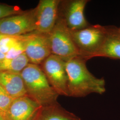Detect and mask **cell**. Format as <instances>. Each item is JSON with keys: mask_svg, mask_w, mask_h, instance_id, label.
<instances>
[{"mask_svg": "<svg viewBox=\"0 0 120 120\" xmlns=\"http://www.w3.org/2000/svg\"><path fill=\"white\" fill-rule=\"evenodd\" d=\"M27 96L41 107L58 104L59 96L49 84L41 66L30 63L21 73Z\"/></svg>", "mask_w": 120, "mask_h": 120, "instance_id": "7a4b0ae2", "label": "cell"}, {"mask_svg": "<svg viewBox=\"0 0 120 120\" xmlns=\"http://www.w3.org/2000/svg\"><path fill=\"white\" fill-rule=\"evenodd\" d=\"M30 64L25 52L13 59H5L0 62V72L21 73Z\"/></svg>", "mask_w": 120, "mask_h": 120, "instance_id": "5bb4252c", "label": "cell"}, {"mask_svg": "<svg viewBox=\"0 0 120 120\" xmlns=\"http://www.w3.org/2000/svg\"><path fill=\"white\" fill-rule=\"evenodd\" d=\"M48 37L52 54L59 57L65 62L79 56L70 30L61 18L58 17Z\"/></svg>", "mask_w": 120, "mask_h": 120, "instance_id": "277c9868", "label": "cell"}, {"mask_svg": "<svg viewBox=\"0 0 120 120\" xmlns=\"http://www.w3.org/2000/svg\"><path fill=\"white\" fill-rule=\"evenodd\" d=\"M35 31V9L0 20V35L20 36Z\"/></svg>", "mask_w": 120, "mask_h": 120, "instance_id": "52a82bcc", "label": "cell"}, {"mask_svg": "<svg viewBox=\"0 0 120 120\" xmlns=\"http://www.w3.org/2000/svg\"><path fill=\"white\" fill-rule=\"evenodd\" d=\"M34 120H81L80 117L62 107L59 103L41 107Z\"/></svg>", "mask_w": 120, "mask_h": 120, "instance_id": "4fadbf2b", "label": "cell"}, {"mask_svg": "<svg viewBox=\"0 0 120 120\" xmlns=\"http://www.w3.org/2000/svg\"><path fill=\"white\" fill-rule=\"evenodd\" d=\"M119 31H120V28H119Z\"/></svg>", "mask_w": 120, "mask_h": 120, "instance_id": "44dd1931", "label": "cell"}, {"mask_svg": "<svg viewBox=\"0 0 120 120\" xmlns=\"http://www.w3.org/2000/svg\"><path fill=\"white\" fill-rule=\"evenodd\" d=\"M0 120H6L4 115L0 113Z\"/></svg>", "mask_w": 120, "mask_h": 120, "instance_id": "ffe728a7", "label": "cell"}, {"mask_svg": "<svg viewBox=\"0 0 120 120\" xmlns=\"http://www.w3.org/2000/svg\"><path fill=\"white\" fill-rule=\"evenodd\" d=\"M60 0H40L35 8V31L49 35L53 29L58 17Z\"/></svg>", "mask_w": 120, "mask_h": 120, "instance_id": "ba28073f", "label": "cell"}, {"mask_svg": "<svg viewBox=\"0 0 120 120\" xmlns=\"http://www.w3.org/2000/svg\"><path fill=\"white\" fill-rule=\"evenodd\" d=\"M25 53L30 63L40 65L51 54L48 35L36 32L27 34Z\"/></svg>", "mask_w": 120, "mask_h": 120, "instance_id": "9c48e42d", "label": "cell"}, {"mask_svg": "<svg viewBox=\"0 0 120 120\" xmlns=\"http://www.w3.org/2000/svg\"><path fill=\"white\" fill-rule=\"evenodd\" d=\"M19 37L0 35V51L6 54L10 49L17 42Z\"/></svg>", "mask_w": 120, "mask_h": 120, "instance_id": "2e32d148", "label": "cell"}, {"mask_svg": "<svg viewBox=\"0 0 120 120\" xmlns=\"http://www.w3.org/2000/svg\"><path fill=\"white\" fill-rule=\"evenodd\" d=\"M86 61L78 56L66 61L69 97L83 98L93 93L102 94L105 92V80L90 73Z\"/></svg>", "mask_w": 120, "mask_h": 120, "instance_id": "6da1fadb", "label": "cell"}, {"mask_svg": "<svg viewBox=\"0 0 120 120\" xmlns=\"http://www.w3.org/2000/svg\"><path fill=\"white\" fill-rule=\"evenodd\" d=\"M41 65L49 84L57 94L69 97L66 62L59 57L51 54Z\"/></svg>", "mask_w": 120, "mask_h": 120, "instance_id": "5b68a950", "label": "cell"}, {"mask_svg": "<svg viewBox=\"0 0 120 120\" xmlns=\"http://www.w3.org/2000/svg\"><path fill=\"white\" fill-rule=\"evenodd\" d=\"M0 86L13 98L27 96L21 73L0 72Z\"/></svg>", "mask_w": 120, "mask_h": 120, "instance_id": "8fae6325", "label": "cell"}, {"mask_svg": "<svg viewBox=\"0 0 120 120\" xmlns=\"http://www.w3.org/2000/svg\"><path fill=\"white\" fill-rule=\"evenodd\" d=\"M21 13V10L17 7L0 4V20Z\"/></svg>", "mask_w": 120, "mask_h": 120, "instance_id": "ac0fdd59", "label": "cell"}, {"mask_svg": "<svg viewBox=\"0 0 120 120\" xmlns=\"http://www.w3.org/2000/svg\"><path fill=\"white\" fill-rule=\"evenodd\" d=\"M12 98L0 86V113L4 115L13 100Z\"/></svg>", "mask_w": 120, "mask_h": 120, "instance_id": "e0dca14e", "label": "cell"}, {"mask_svg": "<svg viewBox=\"0 0 120 120\" xmlns=\"http://www.w3.org/2000/svg\"><path fill=\"white\" fill-rule=\"evenodd\" d=\"M70 31L79 56L87 60L94 57L102 47L107 35L108 26L90 25L81 30Z\"/></svg>", "mask_w": 120, "mask_h": 120, "instance_id": "3957f363", "label": "cell"}, {"mask_svg": "<svg viewBox=\"0 0 120 120\" xmlns=\"http://www.w3.org/2000/svg\"><path fill=\"white\" fill-rule=\"evenodd\" d=\"M41 106L28 96L13 99L4 116L6 120H34Z\"/></svg>", "mask_w": 120, "mask_h": 120, "instance_id": "30bf717a", "label": "cell"}, {"mask_svg": "<svg viewBox=\"0 0 120 120\" xmlns=\"http://www.w3.org/2000/svg\"><path fill=\"white\" fill-rule=\"evenodd\" d=\"M120 60V32L119 28L108 26V32L102 47L94 56Z\"/></svg>", "mask_w": 120, "mask_h": 120, "instance_id": "7c38bea8", "label": "cell"}, {"mask_svg": "<svg viewBox=\"0 0 120 120\" xmlns=\"http://www.w3.org/2000/svg\"><path fill=\"white\" fill-rule=\"evenodd\" d=\"M5 59V54L0 51V62Z\"/></svg>", "mask_w": 120, "mask_h": 120, "instance_id": "d6986e66", "label": "cell"}, {"mask_svg": "<svg viewBox=\"0 0 120 120\" xmlns=\"http://www.w3.org/2000/svg\"><path fill=\"white\" fill-rule=\"evenodd\" d=\"M88 0H60L58 17L64 21L71 31L79 30L90 26L84 15Z\"/></svg>", "mask_w": 120, "mask_h": 120, "instance_id": "8992f818", "label": "cell"}, {"mask_svg": "<svg viewBox=\"0 0 120 120\" xmlns=\"http://www.w3.org/2000/svg\"><path fill=\"white\" fill-rule=\"evenodd\" d=\"M27 34L20 36L19 40L6 53L5 59L14 58L25 52Z\"/></svg>", "mask_w": 120, "mask_h": 120, "instance_id": "9a60e30c", "label": "cell"}]
</instances>
